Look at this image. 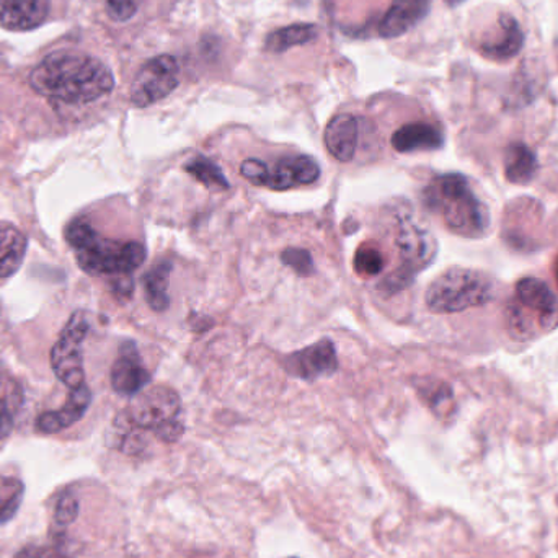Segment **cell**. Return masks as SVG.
<instances>
[{
  "instance_id": "1",
  "label": "cell",
  "mask_w": 558,
  "mask_h": 558,
  "mask_svg": "<svg viewBox=\"0 0 558 558\" xmlns=\"http://www.w3.org/2000/svg\"><path fill=\"white\" fill-rule=\"evenodd\" d=\"M36 94L68 105L100 100L114 88L113 72L100 59L82 52L56 51L29 75Z\"/></svg>"
},
{
  "instance_id": "2",
  "label": "cell",
  "mask_w": 558,
  "mask_h": 558,
  "mask_svg": "<svg viewBox=\"0 0 558 558\" xmlns=\"http://www.w3.org/2000/svg\"><path fill=\"white\" fill-rule=\"evenodd\" d=\"M114 433L123 451H137L141 435L153 433L163 442H175L185 433L182 400L167 386L150 387L134 397L124 412L114 420Z\"/></svg>"
},
{
  "instance_id": "3",
  "label": "cell",
  "mask_w": 558,
  "mask_h": 558,
  "mask_svg": "<svg viewBox=\"0 0 558 558\" xmlns=\"http://www.w3.org/2000/svg\"><path fill=\"white\" fill-rule=\"evenodd\" d=\"M65 241L78 267L98 278H126L146 260V247L136 241L104 238L85 219H74L65 228Z\"/></svg>"
},
{
  "instance_id": "4",
  "label": "cell",
  "mask_w": 558,
  "mask_h": 558,
  "mask_svg": "<svg viewBox=\"0 0 558 558\" xmlns=\"http://www.w3.org/2000/svg\"><path fill=\"white\" fill-rule=\"evenodd\" d=\"M423 199L426 208L438 215L459 238L475 241L490 231V211L461 173L435 177L426 185Z\"/></svg>"
},
{
  "instance_id": "5",
  "label": "cell",
  "mask_w": 558,
  "mask_h": 558,
  "mask_svg": "<svg viewBox=\"0 0 558 558\" xmlns=\"http://www.w3.org/2000/svg\"><path fill=\"white\" fill-rule=\"evenodd\" d=\"M508 333L517 341H533L558 328V298L537 278H523L514 286L507 305Z\"/></svg>"
},
{
  "instance_id": "6",
  "label": "cell",
  "mask_w": 558,
  "mask_h": 558,
  "mask_svg": "<svg viewBox=\"0 0 558 558\" xmlns=\"http://www.w3.org/2000/svg\"><path fill=\"white\" fill-rule=\"evenodd\" d=\"M494 279L471 268H449L426 289L425 301L435 314H458L494 299Z\"/></svg>"
},
{
  "instance_id": "7",
  "label": "cell",
  "mask_w": 558,
  "mask_h": 558,
  "mask_svg": "<svg viewBox=\"0 0 558 558\" xmlns=\"http://www.w3.org/2000/svg\"><path fill=\"white\" fill-rule=\"evenodd\" d=\"M241 175L255 186L289 190L317 182L320 177V167L315 159L302 154L282 157L275 166H268L258 159H247L241 166Z\"/></svg>"
},
{
  "instance_id": "8",
  "label": "cell",
  "mask_w": 558,
  "mask_h": 558,
  "mask_svg": "<svg viewBox=\"0 0 558 558\" xmlns=\"http://www.w3.org/2000/svg\"><path fill=\"white\" fill-rule=\"evenodd\" d=\"M90 330V320L85 311L71 315L51 350V366L56 377L71 390L85 384L84 354L82 344Z\"/></svg>"
},
{
  "instance_id": "9",
  "label": "cell",
  "mask_w": 558,
  "mask_h": 558,
  "mask_svg": "<svg viewBox=\"0 0 558 558\" xmlns=\"http://www.w3.org/2000/svg\"><path fill=\"white\" fill-rule=\"evenodd\" d=\"M397 245H399L400 267L387 278L386 288L390 292L407 288L420 271L425 270L435 260L436 251H438L432 232L412 221L403 226Z\"/></svg>"
},
{
  "instance_id": "10",
  "label": "cell",
  "mask_w": 558,
  "mask_h": 558,
  "mask_svg": "<svg viewBox=\"0 0 558 558\" xmlns=\"http://www.w3.org/2000/svg\"><path fill=\"white\" fill-rule=\"evenodd\" d=\"M180 84L179 62L173 56L160 54L149 59L131 84V104L137 108L150 107L169 97Z\"/></svg>"
},
{
  "instance_id": "11",
  "label": "cell",
  "mask_w": 558,
  "mask_h": 558,
  "mask_svg": "<svg viewBox=\"0 0 558 558\" xmlns=\"http://www.w3.org/2000/svg\"><path fill=\"white\" fill-rule=\"evenodd\" d=\"M150 383V373L133 341L121 344L120 354L111 367V386L123 397H136Z\"/></svg>"
},
{
  "instance_id": "12",
  "label": "cell",
  "mask_w": 558,
  "mask_h": 558,
  "mask_svg": "<svg viewBox=\"0 0 558 558\" xmlns=\"http://www.w3.org/2000/svg\"><path fill=\"white\" fill-rule=\"evenodd\" d=\"M286 369L292 376L304 380L330 376L338 369L335 344L330 340H322L304 350L295 351L286 360Z\"/></svg>"
},
{
  "instance_id": "13",
  "label": "cell",
  "mask_w": 558,
  "mask_h": 558,
  "mask_svg": "<svg viewBox=\"0 0 558 558\" xmlns=\"http://www.w3.org/2000/svg\"><path fill=\"white\" fill-rule=\"evenodd\" d=\"M524 45V33L520 23L511 15L498 16L497 28L482 39L478 51L488 61L507 62L520 54Z\"/></svg>"
},
{
  "instance_id": "14",
  "label": "cell",
  "mask_w": 558,
  "mask_h": 558,
  "mask_svg": "<svg viewBox=\"0 0 558 558\" xmlns=\"http://www.w3.org/2000/svg\"><path fill=\"white\" fill-rule=\"evenodd\" d=\"M51 0H0V26L10 32L38 28L48 19Z\"/></svg>"
},
{
  "instance_id": "15",
  "label": "cell",
  "mask_w": 558,
  "mask_h": 558,
  "mask_svg": "<svg viewBox=\"0 0 558 558\" xmlns=\"http://www.w3.org/2000/svg\"><path fill=\"white\" fill-rule=\"evenodd\" d=\"M90 402V389L87 384H84L78 389L71 390L64 407L56 412L41 413L36 420V429L43 435H54V433L62 432L82 420V416L87 413Z\"/></svg>"
},
{
  "instance_id": "16",
  "label": "cell",
  "mask_w": 558,
  "mask_h": 558,
  "mask_svg": "<svg viewBox=\"0 0 558 558\" xmlns=\"http://www.w3.org/2000/svg\"><path fill=\"white\" fill-rule=\"evenodd\" d=\"M432 0H393L379 23L383 38H399L428 15Z\"/></svg>"
},
{
  "instance_id": "17",
  "label": "cell",
  "mask_w": 558,
  "mask_h": 558,
  "mask_svg": "<svg viewBox=\"0 0 558 558\" xmlns=\"http://www.w3.org/2000/svg\"><path fill=\"white\" fill-rule=\"evenodd\" d=\"M325 147L328 153L340 160L350 162L356 154L357 147V121L353 114L340 113L331 118L325 128Z\"/></svg>"
},
{
  "instance_id": "18",
  "label": "cell",
  "mask_w": 558,
  "mask_h": 558,
  "mask_svg": "<svg viewBox=\"0 0 558 558\" xmlns=\"http://www.w3.org/2000/svg\"><path fill=\"white\" fill-rule=\"evenodd\" d=\"M393 149L400 154L418 153V150L441 149L445 144L441 131L428 123H410L399 128L392 134Z\"/></svg>"
},
{
  "instance_id": "19",
  "label": "cell",
  "mask_w": 558,
  "mask_h": 558,
  "mask_svg": "<svg viewBox=\"0 0 558 558\" xmlns=\"http://www.w3.org/2000/svg\"><path fill=\"white\" fill-rule=\"evenodd\" d=\"M26 238L19 228L0 222V278L15 275L25 260Z\"/></svg>"
},
{
  "instance_id": "20",
  "label": "cell",
  "mask_w": 558,
  "mask_h": 558,
  "mask_svg": "<svg viewBox=\"0 0 558 558\" xmlns=\"http://www.w3.org/2000/svg\"><path fill=\"white\" fill-rule=\"evenodd\" d=\"M539 162L536 153L523 143H513L505 154V175L513 185H527L536 177Z\"/></svg>"
},
{
  "instance_id": "21",
  "label": "cell",
  "mask_w": 558,
  "mask_h": 558,
  "mask_svg": "<svg viewBox=\"0 0 558 558\" xmlns=\"http://www.w3.org/2000/svg\"><path fill=\"white\" fill-rule=\"evenodd\" d=\"M170 274H172V262L160 260L144 277L147 304L156 312H162L169 307Z\"/></svg>"
},
{
  "instance_id": "22",
  "label": "cell",
  "mask_w": 558,
  "mask_h": 558,
  "mask_svg": "<svg viewBox=\"0 0 558 558\" xmlns=\"http://www.w3.org/2000/svg\"><path fill=\"white\" fill-rule=\"evenodd\" d=\"M318 36V28L314 23H295V25L284 26V28L275 29L267 36L265 48L270 52H286L295 46L307 45L314 41Z\"/></svg>"
},
{
  "instance_id": "23",
  "label": "cell",
  "mask_w": 558,
  "mask_h": 558,
  "mask_svg": "<svg viewBox=\"0 0 558 558\" xmlns=\"http://www.w3.org/2000/svg\"><path fill=\"white\" fill-rule=\"evenodd\" d=\"M185 172L209 190H229V182L218 163L208 157L196 156L185 163Z\"/></svg>"
},
{
  "instance_id": "24",
  "label": "cell",
  "mask_w": 558,
  "mask_h": 558,
  "mask_svg": "<svg viewBox=\"0 0 558 558\" xmlns=\"http://www.w3.org/2000/svg\"><path fill=\"white\" fill-rule=\"evenodd\" d=\"M25 497V485L15 477H0V524L12 520Z\"/></svg>"
},
{
  "instance_id": "25",
  "label": "cell",
  "mask_w": 558,
  "mask_h": 558,
  "mask_svg": "<svg viewBox=\"0 0 558 558\" xmlns=\"http://www.w3.org/2000/svg\"><path fill=\"white\" fill-rule=\"evenodd\" d=\"M384 260L383 252L373 244H363L354 255V270L360 277L374 278L383 274Z\"/></svg>"
},
{
  "instance_id": "26",
  "label": "cell",
  "mask_w": 558,
  "mask_h": 558,
  "mask_svg": "<svg viewBox=\"0 0 558 558\" xmlns=\"http://www.w3.org/2000/svg\"><path fill=\"white\" fill-rule=\"evenodd\" d=\"M0 402L5 403L12 412H16L23 402L22 387L2 364H0Z\"/></svg>"
},
{
  "instance_id": "27",
  "label": "cell",
  "mask_w": 558,
  "mask_h": 558,
  "mask_svg": "<svg viewBox=\"0 0 558 558\" xmlns=\"http://www.w3.org/2000/svg\"><path fill=\"white\" fill-rule=\"evenodd\" d=\"M282 264L291 267L301 277H311L315 271L312 255L304 248H286L281 255Z\"/></svg>"
},
{
  "instance_id": "28",
  "label": "cell",
  "mask_w": 558,
  "mask_h": 558,
  "mask_svg": "<svg viewBox=\"0 0 558 558\" xmlns=\"http://www.w3.org/2000/svg\"><path fill=\"white\" fill-rule=\"evenodd\" d=\"M146 0H107V12L114 22H128L133 19Z\"/></svg>"
},
{
  "instance_id": "29",
  "label": "cell",
  "mask_w": 558,
  "mask_h": 558,
  "mask_svg": "<svg viewBox=\"0 0 558 558\" xmlns=\"http://www.w3.org/2000/svg\"><path fill=\"white\" fill-rule=\"evenodd\" d=\"M78 513L77 498L72 494H64L58 500L54 510V523L56 526L65 527L69 524L74 523L75 518Z\"/></svg>"
},
{
  "instance_id": "30",
  "label": "cell",
  "mask_w": 558,
  "mask_h": 558,
  "mask_svg": "<svg viewBox=\"0 0 558 558\" xmlns=\"http://www.w3.org/2000/svg\"><path fill=\"white\" fill-rule=\"evenodd\" d=\"M420 389H422L420 393H422L423 399L435 410L441 409L445 403L452 399L451 389L445 383H425L420 386Z\"/></svg>"
},
{
  "instance_id": "31",
  "label": "cell",
  "mask_w": 558,
  "mask_h": 558,
  "mask_svg": "<svg viewBox=\"0 0 558 558\" xmlns=\"http://www.w3.org/2000/svg\"><path fill=\"white\" fill-rule=\"evenodd\" d=\"M13 428V412L5 405V403L0 402V442L5 441L9 438L10 433H12Z\"/></svg>"
},
{
  "instance_id": "32",
  "label": "cell",
  "mask_w": 558,
  "mask_h": 558,
  "mask_svg": "<svg viewBox=\"0 0 558 558\" xmlns=\"http://www.w3.org/2000/svg\"><path fill=\"white\" fill-rule=\"evenodd\" d=\"M28 558H64V557L59 556V554H54V553H35V554H32V556H28Z\"/></svg>"
},
{
  "instance_id": "33",
  "label": "cell",
  "mask_w": 558,
  "mask_h": 558,
  "mask_svg": "<svg viewBox=\"0 0 558 558\" xmlns=\"http://www.w3.org/2000/svg\"><path fill=\"white\" fill-rule=\"evenodd\" d=\"M464 2V0H448L449 5H459V3Z\"/></svg>"
},
{
  "instance_id": "34",
  "label": "cell",
  "mask_w": 558,
  "mask_h": 558,
  "mask_svg": "<svg viewBox=\"0 0 558 558\" xmlns=\"http://www.w3.org/2000/svg\"><path fill=\"white\" fill-rule=\"evenodd\" d=\"M556 278H557V282H558V258L556 260Z\"/></svg>"
}]
</instances>
